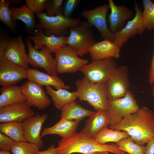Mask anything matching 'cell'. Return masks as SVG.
<instances>
[{
	"label": "cell",
	"instance_id": "obj_19",
	"mask_svg": "<svg viewBox=\"0 0 154 154\" xmlns=\"http://www.w3.org/2000/svg\"><path fill=\"white\" fill-rule=\"evenodd\" d=\"M34 34L33 36L29 35V38L34 41L35 45L33 47L37 50L40 49L43 46L45 45L51 53L55 52L67 44L68 35L57 37L52 35L48 36L45 35L43 30L39 29L35 30Z\"/></svg>",
	"mask_w": 154,
	"mask_h": 154
},
{
	"label": "cell",
	"instance_id": "obj_6",
	"mask_svg": "<svg viewBox=\"0 0 154 154\" xmlns=\"http://www.w3.org/2000/svg\"><path fill=\"white\" fill-rule=\"evenodd\" d=\"M108 100L106 111L110 125L117 124L125 116L135 113L140 109L133 93L129 90L124 97Z\"/></svg>",
	"mask_w": 154,
	"mask_h": 154
},
{
	"label": "cell",
	"instance_id": "obj_33",
	"mask_svg": "<svg viewBox=\"0 0 154 154\" xmlns=\"http://www.w3.org/2000/svg\"><path fill=\"white\" fill-rule=\"evenodd\" d=\"M11 1L6 0H0V20L12 30L15 26L11 16L9 5Z\"/></svg>",
	"mask_w": 154,
	"mask_h": 154
},
{
	"label": "cell",
	"instance_id": "obj_39",
	"mask_svg": "<svg viewBox=\"0 0 154 154\" xmlns=\"http://www.w3.org/2000/svg\"><path fill=\"white\" fill-rule=\"evenodd\" d=\"M148 80L150 84L154 83V52L149 70Z\"/></svg>",
	"mask_w": 154,
	"mask_h": 154
},
{
	"label": "cell",
	"instance_id": "obj_23",
	"mask_svg": "<svg viewBox=\"0 0 154 154\" xmlns=\"http://www.w3.org/2000/svg\"><path fill=\"white\" fill-rule=\"evenodd\" d=\"M27 70L28 80L34 82L41 86H52L56 90L60 88L66 90L70 88L69 86L65 84L58 76L45 74L36 69L29 68Z\"/></svg>",
	"mask_w": 154,
	"mask_h": 154
},
{
	"label": "cell",
	"instance_id": "obj_17",
	"mask_svg": "<svg viewBox=\"0 0 154 154\" xmlns=\"http://www.w3.org/2000/svg\"><path fill=\"white\" fill-rule=\"evenodd\" d=\"M34 114V112L26 101L17 103L0 108V122L22 123Z\"/></svg>",
	"mask_w": 154,
	"mask_h": 154
},
{
	"label": "cell",
	"instance_id": "obj_11",
	"mask_svg": "<svg viewBox=\"0 0 154 154\" xmlns=\"http://www.w3.org/2000/svg\"><path fill=\"white\" fill-rule=\"evenodd\" d=\"M55 53L59 73H74L88 64L87 60L79 57L76 52L67 44L58 50Z\"/></svg>",
	"mask_w": 154,
	"mask_h": 154
},
{
	"label": "cell",
	"instance_id": "obj_28",
	"mask_svg": "<svg viewBox=\"0 0 154 154\" xmlns=\"http://www.w3.org/2000/svg\"><path fill=\"white\" fill-rule=\"evenodd\" d=\"M129 137L126 132L113 130L106 127L102 129L96 135L94 139L100 144H105L108 142L116 143L122 139Z\"/></svg>",
	"mask_w": 154,
	"mask_h": 154
},
{
	"label": "cell",
	"instance_id": "obj_36",
	"mask_svg": "<svg viewBox=\"0 0 154 154\" xmlns=\"http://www.w3.org/2000/svg\"><path fill=\"white\" fill-rule=\"evenodd\" d=\"M81 2L80 0H66L63 6L62 13L66 17L71 18L72 13Z\"/></svg>",
	"mask_w": 154,
	"mask_h": 154
},
{
	"label": "cell",
	"instance_id": "obj_35",
	"mask_svg": "<svg viewBox=\"0 0 154 154\" xmlns=\"http://www.w3.org/2000/svg\"><path fill=\"white\" fill-rule=\"evenodd\" d=\"M26 5L34 13L38 14L42 13L46 8L48 0H25Z\"/></svg>",
	"mask_w": 154,
	"mask_h": 154
},
{
	"label": "cell",
	"instance_id": "obj_10",
	"mask_svg": "<svg viewBox=\"0 0 154 154\" xmlns=\"http://www.w3.org/2000/svg\"><path fill=\"white\" fill-rule=\"evenodd\" d=\"M129 69L122 65L113 72L107 82V95L109 100H113L124 97L130 86Z\"/></svg>",
	"mask_w": 154,
	"mask_h": 154
},
{
	"label": "cell",
	"instance_id": "obj_2",
	"mask_svg": "<svg viewBox=\"0 0 154 154\" xmlns=\"http://www.w3.org/2000/svg\"><path fill=\"white\" fill-rule=\"evenodd\" d=\"M56 149V154H92L96 152L104 151L115 154L125 153L124 151L118 149L117 144H99L80 132H76L69 138L62 139L58 141Z\"/></svg>",
	"mask_w": 154,
	"mask_h": 154
},
{
	"label": "cell",
	"instance_id": "obj_20",
	"mask_svg": "<svg viewBox=\"0 0 154 154\" xmlns=\"http://www.w3.org/2000/svg\"><path fill=\"white\" fill-rule=\"evenodd\" d=\"M121 48L109 39L96 42L88 50L92 61L109 58H119Z\"/></svg>",
	"mask_w": 154,
	"mask_h": 154
},
{
	"label": "cell",
	"instance_id": "obj_45",
	"mask_svg": "<svg viewBox=\"0 0 154 154\" xmlns=\"http://www.w3.org/2000/svg\"><path fill=\"white\" fill-rule=\"evenodd\" d=\"M153 3L154 4V1H153Z\"/></svg>",
	"mask_w": 154,
	"mask_h": 154
},
{
	"label": "cell",
	"instance_id": "obj_8",
	"mask_svg": "<svg viewBox=\"0 0 154 154\" xmlns=\"http://www.w3.org/2000/svg\"><path fill=\"white\" fill-rule=\"evenodd\" d=\"M31 41L29 38L26 40L29 51V64L35 67L43 68L50 75L58 76L57 61L48 48L44 45L38 51L34 48Z\"/></svg>",
	"mask_w": 154,
	"mask_h": 154
},
{
	"label": "cell",
	"instance_id": "obj_30",
	"mask_svg": "<svg viewBox=\"0 0 154 154\" xmlns=\"http://www.w3.org/2000/svg\"><path fill=\"white\" fill-rule=\"evenodd\" d=\"M117 145L119 150L129 154H144L145 146L136 143L130 136L122 139Z\"/></svg>",
	"mask_w": 154,
	"mask_h": 154
},
{
	"label": "cell",
	"instance_id": "obj_4",
	"mask_svg": "<svg viewBox=\"0 0 154 154\" xmlns=\"http://www.w3.org/2000/svg\"><path fill=\"white\" fill-rule=\"evenodd\" d=\"M39 22L36 27L43 30L47 36L54 35L56 36L66 35L69 32V29L78 26L81 19L68 18L62 13L54 16H49L46 13L36 14Z\"/></svg>",
	"mask_w": 154,
	"mask_h": 154
},
{
	"label": "cell",
	"instance_id": "obj_13",
	"mask_svg": "<svg viewBox=\"0 0 154 154\" xmlns=\"http://www.w3.org/2000/svg\"><path fill=\"white\" fill-rule=\"evenodd\" d=\"M134 2L135 17L128 21L121 30L114 34V42L121 49L130 38L136 34L142 35L146 29L142 21V9L136 1Z\"/></svg>",
	"mask_w": 154,
	"mask_h": 154
},
{
	"label": "cell",
	"instance_id": "obj_29",
	"mask_svg": "<svg viewBox=\"0 0 154 154\" xmlns=\"http://www.w3.org/2000/svg\"><path fill=\"white\" fill-rule=\"evenodd\" d=\"M0 131L16 142H27L21 122H10L1 123Z\"/></svg>",
	"mask_w": 154,
	"mask_h": 154
},
{
	"label": "cell",
	"instance_id": "obj_31",
	"mask_svg": "<svg viewBox=\"0 0 154 154\" xmlns=\"http://www.w3.org/2000/svg\"><path fill=\"white\" fill-rule=\"evenodd\" d=\"M142 2L143 23L146 29L151 30L154 29V4L151 0H143Z\"/></svg>",
	"mask_w": 154,
	"mask_h": 154
},
{
	"label": "cell",
	"instance_id": "obj_21",
	"mask_svg": "<svg viewBox=\"0 0 154 154\" xmlns=\"http://www.w3.org/2000/svg\"><path fill=\"white\" fill-rule=\"evenodd\" d=\"M109 123L106 111L99 110L89 117L80 133L94 139L97 134Z\"/></svg>",
	"mask_w": 154,
	"mask_h": 154
},
{
	"label": "cell",
	"instance_id": "obj_37",
	"mask_svg": "<svg viewBox=\"0 0 154 154\" xmlns=\"http://www.w3.org/2000/svg\"><path fill=\"white\" fill-rule=\"evenodd\" d=\"M17 142L0 131V151H11L12 146Z\"/></svg>",
	"mask_w": 154,
	"mask_h": 154
},
{
	"label": "cell",
	"instance_id": "obj_9",
	"mask_svg": "<svg viewBox=\"0 0 154 154\" xmlns=\"http://www.w3.org/2000/svg\"><path fill=\"white\" fill-rule=\"evenodd\" d=\"M5 46L0 44V85L3 86L13 85L27 78V69L7 59L4 55Z\"/></svg>",
	"mask_w": 154,
	"mask_h": 154
},
{
	"label": "cell",
	"instance_id": "obj_1",
	"mask_svg": "<svg viewBox=\"0 0 154 154\" xmlns=\"http://www.w3.org/2000/svg\"><path fill=\"white\" fill-rule=\"evenodd\" d=\"M110 128L126 132L135 143L144 146L154 138V113L143 107L126 115L117 124L110 125Z\"/></svg>",
	"mask_w": 154,
	"mask_h": 154
},
{
	"label": "cell",
	"instance_id": "obj_25",
	"mask_svg": "<svg viewBox=\"0 0 154 154\" xmlns=\"http://www.w3.org/2000/svg\"><path fill=\"white\" fill-rule=\"evenodd\" d=\"M1 93L0 108L26 101L20 86H2Z\"/></svg>",
	"mask_w": 154,
	"mask_h": 154
},
{
	"label": "cell",
	"instance_id": "obj_38",
	"mask_svg": "<svg viewBox=\"0 0 154 154\" xmlns=\"http://www.w3.org/2000/svg\"><path fill=\"white\" fill-rule=\"evenodd\" d=\"M144 154H154V138L149 140L145 147Z\"/></svg>",
	"mask_w": 154,
	"mask_h": 154
},
{
	"label": "cell",
	"instance_id": "obj_42",
	"mask_svg": "<svg viewBox=\"0 0 154 154\" xmlns=\"http://www.w3.org/2000/svg\"><path fill=\"white\" fill-rule=\"evenodd\" d=\"M11 2H13V3L17 4H19L22 3L23 0H10Z\"/></svg>",
	"mask_w": 154,
	"mask_h": 154
},
{
	"label": "cell",
	"instance_id": "obj_32",
	"mask_svg": "<svg viewBox=\"0 0 154 154\" xmlns=\"http://www.w3.org/2000/svg\"><path fill=\"white\" fill-rule=\"evenodd\" d=\"M40 149L35 144L27 142H17L12 146V154H36Z\"/></svg>",
	"mask_w": 154,
	"mask_h": 154
},
{
	"label": "cell",
	"instance_id": "obj_22",
	"mask_svg": "<svg viewBox=\"0 0 154 154\" xmlns=\"http://www.w3.org/2000/svg\"><path fill=\"white\" fill-rule=\"evenodd\" d=\"M80 121L61 118L58 122L53 126L45 128L41 133V137L48 135L56 134L61 137L62 139L69 138L76 133V129Z\"/></svg>",
	"mask_w": 154,
	"mask_h": 154
},
{
	"label": "cell",
	"instance_id": "obj_43",
	"mask_svg": "<svg viewBox=\"0 0 154 154\" xmlns=\"http://www.w3.org/2000/svg\"><path fill=\"white\" fill-rule=\"evenodd\" d=\"M0 154H11L9 151H0Z\"/></svg>",
	"mask_w": 154,
	"mask_h": 154
},
{
	"label": "cell",
	"instance_id": "obj_26",
	"mask_svg": "<svg viewBox=\"0 0 154 154\" xmlns=\"http://www.w3.org/2000/svg\"><path fill=\"white\" fill-rule=\"evenodd\" d=\"M61 111V118L70 120L81 121L84 117H89L95 112L83 108L76 101L65 105Z\"/></svg>",
	"mask_w": 154,
	"mask_h": 154
},
{
	"label": "cell",
	"instance_id": "obj_18",
	"mask_svg": "<svg viewBox=\"0 0 154 154\" xmlns=\"http://www.w3.org/2000/svg\"><path fill=\"white\" fill-rule=\"evenodd\" d=\"M111 12L108 17L109 28L115 34L124 27L126 21L133 16V12L124 5H116L112 0H108Z\"/></svg>",
	"mask_w": 154,
	"mask_h": 154
},
{
	"label": "cell",
	"instance_id": "obj_24",
	"mask_svg": "<svg viewBox=\"0 0 154 154\" xmlns=\"http://www.w3.org/2000/svg\"><path fill=\"white\" fill-rule=\"evenodd\" d=\"M46 91L51 97L56 108L60 110L65 105L75 101L78 98L76 91L70 92L64 89L54 90L51 86L46 87Z\"/></svg>",
	"mask_w": 154,
	"mask_h": 154
},
{
	"label": "cell",
	"instance_id": "obj_16",
	"mask_svg": "<svg viewBox=\"0 0 154 154\" xmlns=\"http://www.w3.org/2000/svg\"><path fill=\"white\" fill-rule=\"evenodd\" d=\"M21 86L26 101L30 106L44 110L50 105V101L40 86L28 80Z\"/></svg>",
	"mask_w": 154,
	"mask_h": 154
},
{
	"label": "cell",
	"instance_id": "obj_5",
	"mask_svg": "<svg viewBox=\"0 0 154 154\" xmlns=\"http://www.w3.org/2000/svg\"><path fill=\"white\" fill-rule=\"evenodd\" d=\"M91 27L87 21H83L78 26L69 29L67 44L79 56L88 52L89 48L96 42Z\"/></svg>",
	"mask_w": 154,
	"mask_h": 154
},
{
	"label": "cell",
	"instance_id": "obj_46",
	"mask_svg": "<svg viewBox=\"0 0 154 154\" xmlns=\"http://www.w3.org/2000/svg\"><path fill=\"white\" fill-rule=\"evenodd\" d=\"M124 154H125V153H124Z\"/></svg>",
	"mask_w": 154,
	"mask_h": 154
},
{
	"label": "cell",
	"instance_id": "obj_27",
	"mask_svg": "<svg viewBox=\"0 0 154 154\" xmlns=\"http://www.w3.org/2000/svg\"><path fill=\"white\" fill-rule=\"evenodd\" d=\"M12 20H19L25 24L29 29H33L35 25L34 13L26 4L20 7H10Z\"/></svg>",
	"mask_w": 154,
	"mask_h": 154
},
{
	"label": "cell",
	"instance_id": "obj_34",
	"mask_svg": "<svg viewBox=\"0 0 154 154\" xmlns=\"http://www.w3.org/2000/svg\"><path fill=\"white\" fill-rule=\"evenodd\" d=\"M63 2V0H48L45 8L47 15L54 16L62 13Z\"/></svg>",
	"mask_w": 154,
	"mask_h": 154
},
{
	"label": "cell",
	"instance_id": "obj_41",
	"mask_svg": "<svg viewBox=\"0 0 154 154\" xmlns=\"http://www.w3.org/2000/svg\"><path fill=\"white\" fill-rule=\"evenodd\" d=\"M92 154H110L109 152L107 151L96 152L92 153Z\"/></svg>",
	"mask_w": 154,
	"mask_h": 154
},
{
	"label": "cell",
	"instance_id": "obj_40",
	"mask_svg": "<svg viewBox=\"0 0 154 154\" xmlns=\"http://www.w3.org/2000/svg\"><path fill=\"white\" fill-rule=\"evenodd\" d=\"M56 147L53 144L49 147L47 149L43 151H38L36 154H56Z\"/></svg>",
	"mask_w": 154,
	"mask_h": 154
},
{
	"label": "cell",
	"instance_id": "obj_15",
	"mask_svg": "<svg viewBox=\"0 0 154 154\" xmlns=\"http://www.w3.org/2000/svg\"><path fill=\"white\" fill-rule=\"evenodd\" d=\"M48 117L46 114L38 113L27 118L22 122L27 142L36 145L40 149L44 144L41 139V130Z\"/></svg>",
	"mask_w": 154,
	"mask_h": 154
},
{
	"label": "cell",
	"instance_id": "obj_44",
	"mask_svg": "<svg viewBox=\"0 0 154 154\" xmlns=\"http://www.w3.org/2000/svg\"><path fill=\"white\" fill-rule=\"evenodd\" d=\"M152 95L153 97L154 98V86L153 87V91H152Z\"/></svg>",
	"mask_w": 154,
	"mask_h": 154
},
{
	"label": "cell",
	"instance_id": "obj_3",
	"mask_svg": "<svg viewBox=\"0 0 154 154\" xmlns=\"http://www.w3.org/2000/svg\"><path fill=\"white\" fill-rule=\"evenodd\" d=\"M76 85L80 101L87 102L96 111L107 110L109 100L106 83H94L84 77L76 81Z\"/></svg>",
	"mask_w": 154,
	"mask_h": 154
},
{
	"label": "cell",
	"instance_id": "obj_14",
	"mask_svg": "<svg viewBox=\"0 0 154 154\" xmlns=\"http://www.w3.org/2000/svg\"><path fill=\"white\" fill-rule=\"evenodd\" d=\"M5 57L19 66L27 69L29 68L28 55L26 53L22 36L12 38L5 37Z\"/></svg>",
	"mask_w": 154,
	"mask_h": 154
},
{
	"label": "cell",
	"instance_id": "obj_7",
	"mask_svg": "<svg viewBox=\"0 0 154 154\" xmlns=\"http://www.w3.org/2000/svg\"><path fill=\"white\" fill-rule=\"evenodd\" d=\"M117 67L113 58L92 61L81 68L79 71L84 77L94 83H106L114 70Z\"/></svg>",
	"mask_w": 154,
	"mask_h": 154
},
{
	"label": "cell",
	"instance_id": "obj_12",
	"mask_svg": "<svg viewBox=\"0 0 154 154\" xmlns=\"http://www.w3.org/2000/svg\"><path fill=\"white\" fill-rule=\"evenodd\" d=\"M109 8L108 4L106 3L93 9L84 10L81 13L80 15L87 19L91 26H94L97 28L102 38L114 42V34L109 29L106 20Z\"/></svg>",
	"mask_w": 154,
	"mask_h": 154
}]
</instances>
